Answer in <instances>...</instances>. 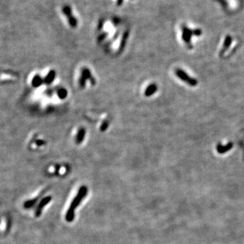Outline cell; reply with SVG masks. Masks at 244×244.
<instances>
[{"label": "cell", "mask_w": 244, "mask_h": 244, "mask_svg": "<svg viewBox=\"0 0 244 244\" xmlns=\"http://www.w3.org/2000/svg\"><path fill=\"white\" fill-rule=\"evenodd\" d=\"M87 192V189L85 186H81L78 191V193H77V196L75 197L74 199H73L72 203H71L70 207L67 210V212L66 214V216H65V218H66V220L68 222H72L74 219L75 216V209L77 208V207L79 205V203H81V201H82V199L84 198L85 195Z\"/></svg>", "instance_id": "cell-1"}, {"label": "cell", "mask_w": 244, "mask_h": 244, "mask_svg": "<svg viewBox=\"0 0 244 244\" xmlns=\"http://www.w3.org/2000/svg\"><path fill=\"white\" fill-rule=\"evenodd\" d=\"M87 80H89L92 84L95 85L96 80L94 77L92 75L90 70L88 68L84 67L81 70V75L79 80V83L81 87H83L85 86Z\"/></svg>", "instance_id": "cell-2"}, {"label": "cell", "mask_w": 244, "mask_h": 244, "mask_svg": "<svg viewBox=\"0 0 244 244\" xmlns=\"http://www.w3.org/2000/svg\"><path fill=\"white\" fill-rule=\"evenodd\" d=\"M62 13L66 16L67 20H68L69 25L73 28H76L77 26V24H78V21H77V18L73 16L72 9H71L70 6H64V7L62 8Z\"/></svg>", "instance_id": "cell-3"}, {"label": "cell", "mask_w": 244, "mask_h": 244, "mask_svg": "<svg viewBox=\"0 0 244 244\" xmlns=\"http://www.w3.org/2000/svg\"><path fill=\"white\" fill-rule=\"evenodd\" d=\"M176 74L181 80H182L185 83H188L189 85H192V86H195V85L197 84V81L196 79L191 77L186 72L182 71V69H177L176 71Z\"/></svg>", "instance_id": "cell-4"}, {"label": "cell", "mask_w": 244, "mask_h": 244, "mask_svg": "<svg viewBox=\"0 0 244 244\" xmlns=\"http://www.w3.org/2000/svg\"><path fill=\"white\" fill-rule=\"evenodd\" d=\"M200 31H191L186 27L182 28V39L185 42L189 43L192 35H200Z\"/></svg>", "instance_id": "cell-5"}, {"label": "cell", "mask_w": 244, "mask_h": 244, "mask_svg": "<svg viewBox=\"0 0 244 244\" xmlns=\"http://www.w3.org/2000/svg\"><path fill=\"white\" fill-rule=\"evenodd\" d=\"M85 133H86V130L84 128H80L77 131V133L76 134V136H75V143L77 144H79L82 143V142L84 140L85 136Z\"/></svg>", "instance_id": "cell-6"}, {"label": "cell", "mask_w": 244, "mask_h": 244, "mask_svg": "<svg viewBox=\"0 0 244 244\" xmlns=\"http://www.w3.org/2000/svg\"><path fill=\"white\" fill-rule=\"evenodd\" d=\"M51 199H52V197H45L44 199H43L42 200L40 201V204L38 205L36 211H35L36 216H40L41 213H42L43 207H44L45 205H46V204H48V203L50 202V201H51Z\"/></svg>", "instance_id": "cell-7"}, {"label": "cell", "mask_w": 244, "mask_h": 244, "mask_svg": "<svg viewBox=\"0 0 244 244\" xmlns=\"http://www.w3.org/2000/svg\"><path fill=\"white\" fill-rule=\"evenodd\" d=\"M157 90V85L155 83H151L148 85L144 90V96L146 97L151 96L156 92Z\"/></svg>", "instance_id": "cell-8"}, {"label": "cell", "mask_w": 244, "mask_h": 244, "mask_svg": "<svg viewBox=\"0 0 244 244\" xmlns=\"http://www.w3.org/2000/svg\"><path fill=\"white\" fill-rule=\"evenodd\" d=\"M56 71H55L54 70H51L50 72L47 74L46 77L44 78V83L47 85L51 84V83L54 81L55 78H56Z\"/></svg>", "instance_id": "cell-9"}, {"label": "cell", "mask_w": 244, "mask_h": 244, "mask_svg": "<svg viewBox=\"0 0 244 244\" xmlns=\"http://www.w3.org/2000/svg\"><path fill=\"white\" fill-rule=\"evenodd\" d=\"M232 147H233V144H232V143H229L226 144V145H220V144H219V145L217 146V150L220 153H224V152H227V150L231 149Z\"/></svg>", "instance_id": "cell-10"}, {"label": "cell", "mask_w": 244, "mask_h": 244, "mask_svg": "<svg viewBox=\"0 0 244 244\" xmlns=\"http://www.w3.org/2000/svg\"><path fill=\"white\" fill-rule=\"evenodd\" d=\"M57 95H58V98L61 100L65 99L68 95V92H67V90L64 88H60L58 90V92H57Z\"/></svg>", "instance_id": "cell-11"}, {"label": "cell", "mask_w": 244, "mask_h": 244, "mask_svg": "<svg viewBox=\"0 0 244 244\" xmlns=\"http://www.w3.org/2000/svg\"><path fill=\"white\" fill-rule=\"evenodd\" d=\"M231 37L229 36H227V37H226V40L225 41V44H224V46L223 48V50H222V52L220 54H223L224 52H225V51L226 50H227L228 48H229L230 44H231Z\"/></svg>", "instance_id": "cell-12"}, {"label": "cell", "mask_w": 244, "mask_h": 244, "mask_svg": "<svg viewBox=\"0 0 244 244\" xmlns=\"http://www.w3.org/2000/svg\"><path fill=\"white\" fill-rule=\"evenodd\" d=\"M42 82H43V79H42V77L39 76V75H36V76L34 77L32 83L35 87H37V86H40V85L42 84Z\"/></svg>", "instance_id": "cell-13"}, {"label": "cell", "mask_w": 244, "mask_h": 244, "mask_svg": "<svg viewBox=\"0 0 244 244\" xmlns=\"http://www.w3.org/2000/svg\"><path fill=\"white\" fill-rule=\"evenodd\" d=\"M109 123L108 122V121H104L103 122V123H102L101 127V131L102 132L105 131V130L108 128V127H109Z\"/></svg>", "instance_id": "cell-14"}, {"label": "cell", "mask_w": 244, "mask_h": 244, "mask_svg": "<svg viewBox=\"0 0 244 244\" xmlns=\"http://www.w3.org/2000/svg\"><path fill=\"white\" fill-rule=\"evenodd\" d=\"M123 0H117V5L118 6H121V4L123 3Z\"/></svg>", "instance_id": "cell-15"}]
</instances>
